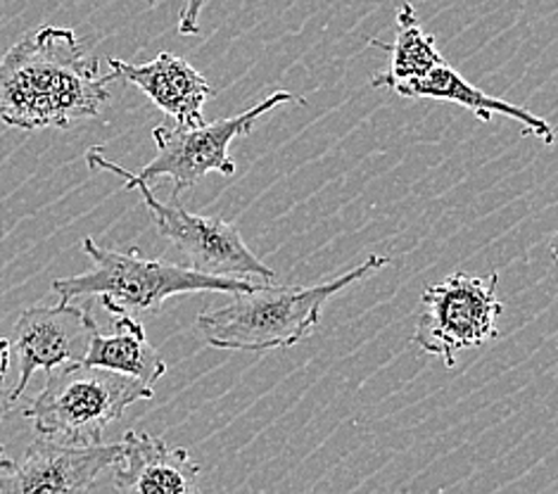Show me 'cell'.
<instances>
[{
    "mask_svg": "<svg viewBox=\"0 0 558 494\" xmlns=\"http://www.w3.org/2000/svg\"><path fill=\"white\" fill-rule=\"evenodd\" d=\"M112 82L72 29L41 26L0 58V122L29 133L64 131L100 115Z\"/></svg>",
    "mask_w": 558,
    "mask_h": 494,
    "instance_id": "cell-1",
    "label": "cell"
},
{
    "mask_svg": "<svg viewBox=\"0 0 558 494\" xmlns=\"http://www.w3.org/2000/svg\"><path fill=\"white\" fill-rule=\"evenodd\" d=\"M390 266V257L368 255L350 272L310 288H276L262 284L238 292L231 304L197 316L203 338L217 350L264 354L304 340L322 322L324 306L338 292Z\"/></svg>",
    "mask_w": 558,
    "mask_h": 494,
    "instance_id": "cell-2",
    "label": "cell"
},
{
    "mask_svg": "<svg viewBox=\"0 0 558 494\" xmlns=\"http://www.w3.org/2000/svg\"><path fill=\"white\" fill-rule=\"evenodd\" d=\"M82 248L93 262V269L70 278L52 280V292L60 300L98 298L110 314L119 312H155L169 298L189 292H250L262 280L233 276H211L191 266L171 264L167 260H145L136 248L119 252L84 238Z\"/></svg>",
    "mask_w": 558,
    "mask_h": 494,
    "instance_id": "cell-3",
    "label": "cell"
},
{
    "mask_svg": "<svg viewBox=\"0 0 558 494\" xmlns=\"http://www.w3.org/2000/svg\"><path fill=\"white\" fill-rule=\"evenodd\" d=\"M155 387L126 373L90 366L84 362L48 371L44 390L38 393L24 417L34 431L68 445H98L110 423L138 399H153Z\"/></svg>",
    "mask_w": 558,
    "mask_h": 494,
    "instance_id": "cell-4",
    "label": "cell"
},
{
    "mask_svg": "<svg viewBox=\"0 0 558 494\" xmlns=\"http://www.w3.org/2000/svg\"><path fill=\"white\" fill-rule=\"evenodd\" d=\"M286 103H304L292 96L288 91H276L271 96L257 103L255 108L245 110L243 115H235L221 122L211 124H197V126H155L153 141L157 145V153L148 165L138 171H129L119 167L112 159L102 155V148H88L86 162L93 171H110L119 179L143 181L153 183L159 179L171 181V197L179 200L185 191L205 179L207 173L217 171L223 177H233L235 162L231 159V143L235 138H243L255 126L259 117L269 115L278 105Z\"/></svg>",
    "mask_w": 558,
    "mask_h": 494,
    "instance_id": "cell-5",
    "label": "cell"
},
{
    "mask_svg": "<svg viewBox=\"0 0 558 494\" xmlns=\"http://www.w3.org/2000/svg\"><path fill=\"white\" fill-rule=\"evenodd\" d=\"M497 284V272L485 278L457 272L425 288L414 342L423 352L442 357L447 369H454L461 350L497 340L501 336L497 322L504 314Z\"/></svg>",
    "mask_w": 558,
    "mask_h": 494,
    "instance_id": "cell-6",
    "label": "cell"
},
{
    "mask_svg": "<svg viewBox=\"0 0 558 494\" xmlns=\"http://www.w3.org/2000/svg\"><path fill=\"white\" fill-rule=\"evenodd\" d=\"M122 183L126 191L141 193L145 207L155 219L157 233L183 252L191 269L211 276L262 280V284H271L276 278L271 266L264 264L247 248L235 224L219 217L191 215L174 197L171 203H162L143 181L122 179Z\"/></svg>",
    "mask_w": 558,
    "mask_h": 494,
    "instance_id": "cell-7",
    "label": "cell"
},
{
    "mask_svg": "<svg viewBox=\"0 0 558 494\" xmlns=\"http://www.w3.org/2000/svg\"><path fill=\"white\" fill-rule=\"evenodd\" d=\"M98 333V324L88 306L70 304L60 300L52 306H29L12 328L10 350H15L20 362V378L8 393L15 405L24 395L32 376L44 369L46 373L74 362H84L90 338Z\"/></svg>",
    "mask_w": 558,
    "mask_h": 494,
    "instance_id": "cell-8",
    "label": "cell"
},
{
    "mask_svg": "<svg viewBox=\"0 0 558 494\" xmlns=\"http://www.w3.org/2000/svg\"><path fill=\"white\" fill-rule=\"evenodd\" d=\"M122 459V445H68L38 435L22 461L0 466V494L32 492H88L102 471Z\"/></svg>",
    "mask_w": 558,
    "mask_h": 494,
    "instance_id": "cell-9",
    "label": "cell"
},
{
    "mask_svg": "<svg viewBox=\"0 0 558 494\" xmlns=\"http://www.w3.org/2000/svg\"><path fill=\"white\" fill-rule=\"evenodd\" d=\"M114 79L141 88L159 110L177 122V126L205 124V103L215 96L207 79L183 58L159 52L148 64H129L119 58H108Z\"/></svg>",
    "mask_w": 558,
    "mask_h": 494,
    "instance_id": "cell-10",
    "label": "cell"
},
{
    "mask_svg": "<svg viewBox=\"0 0 558 494\" xmlns=\"http://www.w3.org/2000/svg\"><path fill=\"white\" fill-rule=\"evenodd\" d=\"M114 490L126 494H193L201 490V466L185 449L169 447L162 437L126 431Z\"/></svg>",
    "mask_w": 558,
    "mask_h": 494,
    "instance_id": "cell-11",
    "label": "cell"
},
{
    "mask_svg": "<svg viewBox=\"0 0 558 494\" xmlns=\"http://www.w3.org/2000/svg\"><path fill=\"white\" fill-rule=\"evenodd\" d=\"M395 93H400L404 98H428L461 105V108L473 112L481 122H489L492 115L509 117L513 122L521 124L530 136H537L547 145L554 143V126L547 119H542L539 115H533L525 108H518V105H511L507 100L487 96V93L466 82V79H463L447 60L442 64H437L435 70H430L423 79L397 86Z\"/></svg>",
    "mask_w": 558,
    "mask_h": 494,
    "instance_id": "cell-12",
    "label": "cell"
},
{
    "mask_svg": "<svg viewBox=\"0 0 558 494\" xmlns=\"http://www.w3.org/2000/svg\"><path fill=\"white\" fill-rule=\"evenodd\" d=\"M112 316L114 333L102 336L98 330L90 338L84 364L126 373V376H134L145 385L155 387V383L165 378L167 373L165 359L159 357L148 336H145L143 324H138L131 312H119Z\"/></svg>",
    "mask_w": 558,
    "mask_h": 494,
    "instance_id": "cell-13",
    "label": "cell"
},
{
    "mask_svg": "<svg viewBox=\"0 0 558 494\" xmlns=\"http://www.w3.org/2000/svg\"><path fill=\"white\" fill-rule=\"evenodd\" d=\"M368 44L380 48L390 56V64L385 72H376L371 76L374 88H397L409 82L423 79L437 64H442L445 58L437 50V41L433 34H425L416 17V10L411 3H404L397 10V36L392 44H383L378 38H368Z\"/></svg>",
    "mask_w": 558,
    "mask_h": 494,
    "instance_id": "cell-14",
    "label": "cell"
},
{
    "mask_svg": "<svg viewBox=\"0 0 558 494\" xmlns=\"http://www.w3.org/2000/svg\"><path fill=\"white\" fill-rule=\"evenodd\" d=\"M207 0H185L179 17V34L181 36H197L201 34V15Z\"/></svg>",
    "mask_w": 558,
    "mask_h": 494,
    "instance_id": "cell-15",
    "label": "cell"
},
{
    "mask_svg": "<svg viewBox=\"0 0 558 494\" xmlns=\"http://www.w3.org/2000/svg\"><path fill=\"white\" fill-rule=\"evenodd\" d=\"M10 407H12V402H10V397L5 393V385H0V425H3L5 417L10 413ZM5 461H8L5 447H3V439H0V466H3Z\"/></svg>",
    "mask_w": 558,
    "mask_h": 494,
    "instance_id": "cell-16",
    "label": "cell"
},
{
    "mask_svg": "<svg viewBox=\"0 0 558 494\" xmlns=\"http://www.w3.org/2000/svg\"><path fill=\"white\" fill-rule=\"evenodd\" d=\"M10 340L8 338H0V385H5V376H8V369H10Z\"/></svg>",
    "mask_w": 558,
    "mask_h": 494,
    "instance_id": "cell-17",
    "label": "cell"
},
{
    "mask_svg": "<svg viewBox=\"0 0 558 494\" xmlns=\"http://www.w3.org/2000/svg\"><path fill=\"white\" fill-rule=\"evenodd\" d=\"M145 3H150V5H155V3H157V0H145Z\"/></svg>",
    "mask_w": 558,
    "mask_h": 494,
    "instance_id": "cell-18",
    "label": "cell"
}]
</instances>
